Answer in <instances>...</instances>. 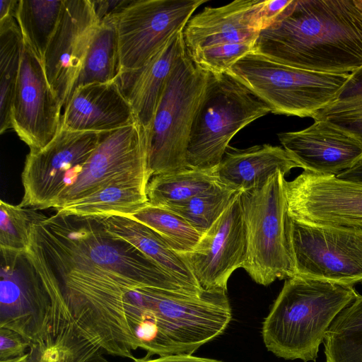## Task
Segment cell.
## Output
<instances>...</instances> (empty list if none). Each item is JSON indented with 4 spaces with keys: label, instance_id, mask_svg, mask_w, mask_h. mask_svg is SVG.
Masks as SVG:
<instances>
[{
    "label": "cell",
    "instance_id": "cell-1",
    "mask_svg": "<svg viewBox=\"0 0 362 362\" xmlns=\"http://www.w3.org/2000/svg\"><path fill=\"white\" fill-rule=\"evenodd\" d=\"M253 52L292 67L350 74L362 66V12L355 0H292L259 33Z\"/></svg>",
    "mask_w": 362,
    "mask_h": 362
},
{
    "label": "cell",
    "instance_id": "cell-2",
    "mask_svg": "<svg viewBox=\"0 0 362 362\" xmlns=\"http://www.w3.org/2000/svg\"><path fill=\"white\" fill-rule=\"evenodd\" d=\"M359 296L354 286L299 276L286 279L262 322L265 347L285 360L315 361L332 322Z\"/></svg>",
    "mask_w": 362,
    "mask_h": 362
},
{
    "label": "cell",
    "instance_id": "cell-3",
    "mask_svg": "<svg viewBox=\"0 0 362 362\" xmlns=\"http://www.w3.org/2000/svg\"><path fill=\"white\" fill-rule=\"evenodd\" d=\"M285 175L277 171L264 183L240 192L247 250L243 268L258 284L296 275L291 245V217Z\"/></svg>",
    "mask_w": 362,
    "mask_h": 362
},
{
    "label": "cell",
    "instance_id": "cell-4",
    "mask_svg": "<svg viewBox=\"0 0 362 362\" xmlns=\"http://www.w3.org/2000/svg\"><path fill=\"white\" fill-rule=\"evenodd\" d=\"M271 112L264 102L230 72H207L205 90L189 134L187 168L216 169L232 138Z\"/></svg>",
    "mask_w": 362,
    "mask_h": 362
},
{
    "label": "cell",
    "instance_id": "cell-5",
    "mask_svg": "<svg viewBox=\"0 0 362 362\" xmlns=\"http://www.w3.org/2000/svg\"><path fill=\"white\" fill-rule=\"evenodd\" d=\"M0 254V327L20 334L30 346L52 332L67 306L53 275L37 271L27 252Z\"/></svg>",
    "mask_w": 362,
    "mask_h": 362
},
{
    "label": "cell",
    "instance_id": "cell-6",
    "mask_svg": "<svg viewBox=\"0 0 362 362\" xmlns=\"http://www.w3.org/2000/svg\"><path fill=\"white\" fill-rule=\"evenodd\" d=\"M228 72L264 102L271 112L312 118L333 100L349 76L292 67L254 52Z\"/></svg>",
    "mask_w": 362,
    "mask_h": 362
},
{
    "label": "cell",
    "instance_id": "cell-7",
    "mask_svg": "<svg viewBox=\"0 0 362 362\" xmlns=\"http://www.w3.org/2000/svg\"><path fill=\"white\" fill-rule=\"evenodd\" d=\"M206 81L207 72L196 65L185 51L170 74L152 124L146 134L151 177L187 168L189 134Z\"/></svg>",
    "mask_w": 362,
    "mask_h": 362
},
{
    "label": "cell",
    "instance_id": "cell-8",
    "mask_svg": "<svg viewBox=\"0 0 362 362\" xmlns=\"http://www.w3.org/2000/svg\"><path fill=\"white\" fill-rule=\"evenodd\" d=\"M71 176L52 208L62 209L114 183H148L145 131L136 121L104 133L88 159Z\"/></svg>",
    "mask_w": 362,
    "mask_h": 362
},
{
    "label": "cell",
    "instance_id": "cell-9",
    "mask_svg": "<svg viewBox=\"0 0 362 362\" xmlns=\"http://www.w3.org/2000/svg\"><path fill=\"white\" fill-rule=\"evenodd\" d=\"M207 0H132L115 17L119 73L139 69L182 32Z\"/></svg>",
    "mask_w": 362,
    "mask_h": 362
},
{
    "label": "cell",
    "instance_id": "cell-10",
    "mask_svg": "<svg viewBox=\"0 0 362 362\" xmlns=\"http://www.w3.org/2000/svg\"><path fill=\"white\" fill-rule=\"evenodd\" d=\"M296 275L354 286L362 283V233L291 220Z\"/></svg>",
    "mask_w": 362,
    "mask_h": 362
},
{
    "label": "cell",
    "instance_id": "cell-11",
    "mask_svg": "<svg viewBox=\"0 0 362 362\" xmlns=\"http://www.w3.org/2000/svg\"><path fill=\"white\" fill-rule=\"evenodd\" d=\"M285 192L292 219L362 233V184L303 170Z\"/></svg>",
    "mask_w": 362,
    "mask_h": 362
},
{
    "label": "cell",
    "instance_id": "cell-12",
    "mask_svg": "<svg viewBox=\"0 0 362 362\" xmlns=\"http://www.w3.org/2000/svg\"><path fill=\"white\" fill-rule=\"evenodd\" d=\"M103 134L61 127L45 148L30 152L21 175L24 194L20 205L38 209L52 208L66 186L68 173L72 174L88 159Z\"/></svg>",
    "mask_w": 362,
    "mask_h": 362
},
{
    "label": "cell",
    "instance_id": "cell-13",
    "mask_svg": "<svg viewBox=\"0 0 362 362\" xmlns=\"http://www.w3.org/2000/svg\"><path fill=\"white\" fill-rule=\"evenodd\" d=\"M62 108L47 81L42 60L23 42L11 125L30 152L40 151L57 135Z\"/></svg>",
    "mask_w": 362,
    "mask_h": 362
},
{
    "label": "cell",
    "instance_id": "cell-14",
    "mask_svg": "<svg viewBox=\"0 0 362 362\" xmlns=\"http://www.w3.org/2000/svg\"><path fill=\"white\" fill-rule=\"evenodd\" d=\"M240 192L194 249L180 254L204 290L226 293L230 276L243 268L246 260L247 241Z\"/></svg>",
    "mask_w": 362,
    "mask_h": 362
},
{
    "label": "cell",
    "instance_id": "cell-15",
    "mask_svg": "<svg viewBox=\"0 0 362 362\" xmlns=\"http://www.w3.org/2000/svg\"><path fill=\"white\" fill-rule=\"evenodd\" d=\"M98 24L91 0H64L60 20L42 60L47 81L63 108Z\"/></svg>",
    "mask_w": 362,
    "mask_h": 362
},
{
    "label": "cell",
    "instance_id": "cell-16",
    "mask_svg": "<svg viewBox=\"0 0 362 362\" xmlns=\"http://www.w3.org/2000/svg\"><path fill=\"white\" fill-rule=\"evenodd\" d=\"M286 151L304 170L338 174L362 162V141L323 120L300 131L278 134Z\"/></svg>",
    "mask_w": 362,
    "mask_h": 362
},
{
    "label": "cell",
    "instance_id": "cell-17",
    "mask_svg": "<svg viewBox=\"0 0 362 362\" xmlns=\"http://www.w3.org/2000/svg\"><path fill=\"white\" fill-rule=\"evenodd\" d=\"M63 109L61 127L71 131L105 133L136 122L116 81L76 88Z\"/></svg>",
    "mask_w": 362,
    "mask_h": 362
},
{
    "label": "cell",
    "instance_id": "cell-18",
    "mask_svg": "<svg viewBox=\"0 0 362 362\" xmlns=\"http://www.w3.org/2000/svg\"><path fill=\"white\" fill-rule=\"evenodd\" d=\"M185 51L182 31L141 67L121 72L115 80L146 134L151 128L170 74Z\"/></svg>",
    "mask_w": 362,
    "mask_h": 362
},
{
    "label": "cell",
    "instance_id": "cell-19",
    "mask_svg": "<svg viewBox=\"0 0 362 362\" xmlns=\"http://www.w3.org/2000/svg\"><path fill=\"white\" fill-rule=\"evenodd\" d=\"M256 0H235L220 7H205L192 17L183 30L189 55L228 43H255L258 33L250 29L245 13Z\"/></svg>",
    "mask_w": 362,
    "mask_h": 362
},
{
    "label": "cell",
    "instance_id": "cell-20",
    "mask_svg": "<svg viewBox=\"0 0 362 362\" xmlns=\"http://www.w3.org/2000/svg\"><path fill=\"white\" fill-rule=\"evenodd\" d=\"M298 164L280 146L256 145L245 149L228 146L216 168L218 181L243 192L264 183L277 171L285 175Z\"/></svg>",
    "mask_w": 362,
    "mask_h": 362
},
{
    "label": "cell",
    "instance_id": "cell-21",
    "mask_svg": "<svg viewBox=\"0 0 362 362\" xmlns=\"http://www.w3.org/2000/svg\"><path fill=\"white\" fill-rule=\"evenodd\" d=\"M101 222L110 234L134 246L165 272L198 292L204 291L182 257L153 230L126 216L101 218Z\"/></svg>",
    "mask_w": 362,
    "mask_h": 362
},
{
    "label": "cell",
    "instance_id": "cell-22",
    "mask_svg": "<svg viewBox=\"0 0 362 362\" xmlns=\"http://www.w3.org/2000/svg\"><path fill=\"white\" fill-rule=\"evenodd\" d=\"M148 183L127 181L112 184L57 210V214L79 217L130 216L148 203Z\"/></svg>",
    "mask_w": 362,
    "mask_h": 362
},
{
    "label": "cell",
    "instance_id": "cell-23",
    "mask_svg": "<svg viewBox=\"0 0 362 362\" xmlns=\"http://www.w3.org/2000/svg\"><path fill=\"white\" fill-rule=\"evenodd\" d=\"M217 181L216 169L186 168L152 176L146 195L150 204L168 209L185 202Z\"/></svg>",
    "mask_w": 362,
    "mask_h": 362
},
{
    "label": "cell",
    "instance_id": "cell-24",
    "mask_svg": "<svg viewBox=\"0 0 362 362\" xmlns=\"http://www.w3.org/2000/svg\"><path fill=\"white\" fill-rule=\"evenodd\" d=\"M118 73V40L115 20L112 18L99 23L73 90L90 83L114 81Z\"/></svg>",
    "mask_w": 362,
    "mask_h": 362
},
{
    "label": "cell",
    "instance_id": "cell-25",
    "mask_svg": "<svg viewBox=\"0 0 362 362\" xmlns=\"http://www.w3.org/2000/svg\"><path fill=\"white\" fill-rule=\"evenodd\" d=\"M23 37L15 18L0 21V133L12 129L11 112L18 83Z\"/></svg>",
    "mask_w": 362,
    "mask_h": 362
},
{
    "label": "cell",
    "instance_id": "cell-26",
    "mask_svg": "<svg viewBox=\"0 0 362 362\" xmlns=\"http://www.w3.org/2000/svg\"><path fill=\"white\" fill-rule=\"evenodd\" d=\"M64 0H18L16 21L25 44L42 62L61 18Z\"/></svg>",
    "mask_w": 362,
    "mask_h": 362
},
{
    "label": "cell",
    "instance_id": "cell-27",
    "mask_svg": "<svg viewBox=\"0 0 362 362\" xmlns=\"http://www.w3.org/2000/svg\"><path fill=\"white\" fill-rule=\"evenodd\" d=\"M324 344L326 362H362V296L335 317Z\"/></svg>",
    "mask_w": 362,
    "mask_h": 362
},
{
    "label": "cell",
    "instance_id": "cell-28",
    "mask_svg": "<svg viewBox=\"0 0 362 362\" xmlns=\"http://www.w3.org/2000/svg\"><path fill=\"white\" fill-rule=\"evenodd\" d=\"M313 119L326 121L362 141V66L349 74L333 100Z\"/></svg>",
    "mask_w": 362,
    "mask_h": 362
},
{
    "label": "cell",
    "instance_id": "cell-29",
    "mask_svg": "<svg viewBox=\"0 0 362 362\" xmlns=\"http://www.w3.org/2000/svg\"><path fill=\"white\" fill-rule=\"evenodd\" d=\"M129 217L153 230L179 254L192 251L202 236L180 215L149 203Z\"/></svg>",
    "mask_w": 362,
    "mask_h": 362
},
{
    "label": "cell",
    "instance_id": "cell-30",
    "mask_svg": "<svg viewBox=\"0 0 362 362\" xmlns=\"http://www.w3.org/2000/svg\"><path fill=\"white\" fill-rule=\"evenodd\" d=\"M240 191L217 181L189 200L168 208L184 218L202 235L222 215Z\"/></svg>",
    "mask_w": 362,
    "mask_h": 362
},
{
    "label": "cell",
    "instance_id": "cell-31",
    "mask_svg": "<svg viewBox=\"0 0 362 362\" xmlns=\"http://www.w3.org/2000/svg\"><path fill=\"white\" fill-rule=\"evenodd\" d=\"M42 214L27 207L0 202V249L27 252L30 245L31 226Z\"/></svg>",
    "mask_w": 362,
    "mask_h": 362
},
{
    "label": "cell",
    "instance_id": "cell-32",
    "mask_svg": "<svg viewBox=\"0 0 362 362\" xmlns=\"http://www.w3.org/2000/svg\"><path fill=\"white\" fill-rule=\"evenodd\" d=\"M255 43L238 42L211 46L189 55L202 69L212 73H223L247 54L253 52Z\"/></svg>",
    "mask_w": 362,
    "mask_h": 362
},
{
    "label": "cell",
    "instance_id": "cell-33",
    "mask_svg": "<svg viewBox=\"0 0 362 362\" xmlns=\"http://www.w3.org/2000/svg\"><path fill=\"white\" fill-rule=\"evenodd\" d=\"M292 0H256L245 13L248 27L255 32L267 29L279 18Z\"/></svg>",
    "mask_w": 362,
    "mask_h": 362
},
{
    "label": "cell",
    "instance_id": "cell-34",
    "mask_svg": "<svg viewBox=\"0 0 362 362\" xmlns=\"http://www.w3.org/2000/svg\"><path fill=\"white\" fill-rule=\"evenodd\" d=\"M28 362H85L70 348L54 342H37L30 345Z\"/></svg>",
    "mask_w": 362,
    "mask_h": 362
},
{
    "label": "cell",
    "instance_id": "cell-35",
    "mask_svg": "<svg viewBox=\"0 0 362 362\" xmlns=\"http://www.w3.org/2000/svg\"><path fill=\"white\" fill-rule=\"evenodd\" d=\"M30 348L29 342L20 334L0 327V361L22 357Z\"/></svg>",
    "mask_w": 362,
    "mask_h": 362
},
{
    "label": "cell",
    "instance_id": "cell-36",
    "mask_svg": "<svg viewBox=\"0 0 362 362\" xmlns=\"http://www.w3.org/2000/svg\"><path fill=\"white\" fill-rule=\"evenodd\" d=\"M132 0H91L95 15L100 22L115 18Z\"/></svg>",
    "mask_w": 362,
    "mask_h": 362
},
{
    "label": "cell",
    "instance_id": "cell-37",
    "mask_svg": "<svg viewBox=\"0 0 362 362\" xmlns=\"http://www.w3.org/2000/svg\"><path fill=\"white\" fill-rule=\"evenodd\" d=\"M132 362H223L220 360L194 356L193 354H174L158 356L155 358H138Z\"/></svg>",
    "mask_w": 362,
    "mask_h": 362
},
{
    "label": "cell",
    "instance_id": "cell-38",
    "mask_svg": "<svg viewBox=\"0 0 362 362\" xmlns=\"http://www.w3.org/2000/svg\"><path fill=\"white\" fill-rule=\"evenodd\" d=\"M18 0L0 1V21L15 18Z\"/></svg>",
    "mask_w": 362,
    "mask_h": 362
},
{
    "label": "cell",
    "instance_id": "cell-39",
    "mask_svg": "<svg viewBox=\"0 0 362 362\" xmlns=\"http://www.w3.org/2000/svg\"><path fill=\"white\" fill-rule=\"evenodd\" d=\"M337 178L362 184V162L336 176Z\"/></svg>",
    "mask_w": 362,
    "mask_h": 362
},
{
    "label": "cell",
    "instance_id": "cell-40",
    "mask_svg": "<svg viewBox=\"0 0 362 362\" xmlns=\"http://www.w3.org/2000/svg\"><path fill=\"white\" fill-rule=\"evenodd\" d=\"M355 3L362 12V0H355Z\"/></svg>",
    "mask_w": 362,
    "mask_h": 362
}]
</instances>
